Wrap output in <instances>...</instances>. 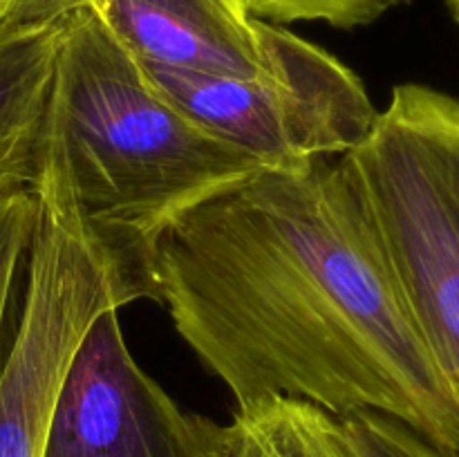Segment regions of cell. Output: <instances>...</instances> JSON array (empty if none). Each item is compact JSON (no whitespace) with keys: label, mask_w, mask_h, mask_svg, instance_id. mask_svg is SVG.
<instances>
[{"label":"cell","mask_w":459,"mask_h":457,"mask_svg":"<svg viewBox=\"0 0 459 457\" xmlns=\"http://www.w3.org/2000/svg\"><path fill=\"white\" fill-rule=\"evenodd\" d=\"M254 18L272 25L285 22H325L336 30L372 25L384 13L411 0H240Z\"/></svg>","instance_id":"cell-10"},{"label":"cell","mask_w":459,"mask_h":457,"mask_svg":"<svg viewBox=\"0 0 459 457\" xmlns=\"http://www.w3.org/2000/svg\"><path fill=\"white\" fill-rule=\"evenodd\" d=\"M444 3H446L448 12H451V16H453V21H455L457 27H459V0H444Z\"/></svg>","instance_id":"cell-14"},{"label":"cell","mask_w":459,"mask_h":457,"mask_svg":"<svg viewBox=\"0 0 459 457\" xmlns=\"http://www.w3.org/2000/svg\"><path fill=\"white\" fill-rule=\"evenodd\" d=\"M260 27L272 72L255 79L137 63L166 101L263 168H303L361 146L379 110L357 72L285 27Z\"/></svg>","instance_id":"cell-4"},{"label":"cell","mask_w":459,"mask_h":457,"mask_svg":"<svg viewBox=\"0 0 459 457\" xmlns=\"http://www.w3.org/2000/svg\"><path fill=\"white\" fill-rule=\"evenodd\" d=\"M229 457H359L339 417L294 397L238 406Z\"/></svg>","instance_id":"cell-9"},{"label":"cell","mask_w":459,"mask_h":457,"mask_svg":"<svg viewBox=\"0 0 459 457\" xmlns=\"http://www.w3.org/2000/svg\"><path fill=\"white\" fill-rule=\"evenodd\" d=\"M258 170L166 101L92 7L63 18L34 188L99 249L155 282L161 233Z\"/></svg>","instance_id":"cell-2"},{"label":"cell","mask_w":459,"mask_h":457,"mask_svg":"<svg viewBox=\"0 0 459 457\" xmlns=\"http://www.w3.org/2000/svg\"><path fill=\"white\" fill-rule=\"evenodd\" d=\"M88 7L142 65L224 79L272 72L260 21L240 0H92Z\"/></svg>","instance_id":"cell-7"},{"label":"cell","mask_w":459,"mask_h":457,"mask_svg":"<svg viewBox=\"0 0 459 457\" xmlns=\"http://www.w3.org/2000/svg\"><path fill=\"white\" fill-rule=\"evenodd\" d=\"M63 21H0V191L34 186Z\"/></svg>","instance_id":"cell-8"},{"label":"cell","mask_w":459,"mask_h":457,"mask_svg":"<svg viewBox=\"0 0 459 457\" xmlns=\"http://www.w3.org/2000/svg\"><path fill=\"white\" fill-rule=\"evenodd\" d=\"M3 4H4V0H0V12H3Z\"/></svg>","instance_id":"cell-15"},{"label":"cell","mask_w":459,"mask_h":457,"mask_svg":"<svg viewBox=\"0 0 459 457\" xmlns=\"http://www.w3.org/2000/svg\"><path fill=\"white\" fill-rule=\"evenodd\" d=\"M339 421L359 457H459L384 412L357 410Z\"/></svg>","instance_id":"cell-11"},{"label":"cell","mask_w":459,"mask_h":457,"mask_svg":"<svg viewBox=\"0 0 459 457\" xmlns=\"http://www.w3.org/2000/svg\"><path fill=\"white\" fill-rule=\"evenodd\" d=\"M39 215L40 200L34 186L0 191V332H3L13 276L21 258L30 251Z\"/></svg>","instance_id":"cell-12"},{"label":"cell","mask_w":459,"mask_h":457,"mask_svg":"<svg viewBox=\"0 0 459 457\" xmlns=\"http://www.w3.org/2000/svg\"><path fill=\"white\" fill-rule=\"evenodd\" d=\"M343 157L459 410V97L397 85L370 134Z\"/></svg>","instance_id":"cell-3"},{"label":"cell","mask_w":459,"mask_h":457,"mask_svg":"<svg viewBox=\"0 0 459 457\" xmlns=\"http://www.w3.org/2000/svg\"><path fill=\"white\" fill-rule=\"evenodd\" d=\"M152 269L178 334L238 406L377 410L459 453V410L345 157L222 188L161 233Z\"/></svg>","instance_id":"cell-1"},{"label":"cell","mask_w":459,"mask_h":457,"mask_svg":"<svg viewBox=\"0 0 459 457\" xmlns=\"http://www.w3.org/2000/svg\"><path fill=\"white\" fill-rule=\"evenodd\" d=\"M92 0H4L0 21L9 22H52L63 21L76 9H83Z\"/></svg>","instance_id":"cell-13"},{"label":"cell","mask_w":459,"mask_h":457,"mask_svg":"<svg viewBox=\"0 0 459 457\" xmlns=\"http://www.w3.org/2000/svg\"><path fill=\"white\" fill-rule=\"evenodd\" d=\"M27 285L0 367V457H43L49 421L79 345L101 314L157 300V287L99 249L67 211L40 202Z\"/></svg>","instance_id":"cell-5"},{"label":"cell","mask_w":459,"mask_h":457,"mask_svg":"<svg viewBox=\"0 0 459 457\" xmlns=\"http://www.w3.org/2000/svg\"><path fill=\"white\" fill-rule=\"evenodd\" d=\"M229 446L231 426L184 410L137 366L110 309L76 349L43 457H227Z\"/></svg>","instance_id":"cell-6"}]
</instances>
